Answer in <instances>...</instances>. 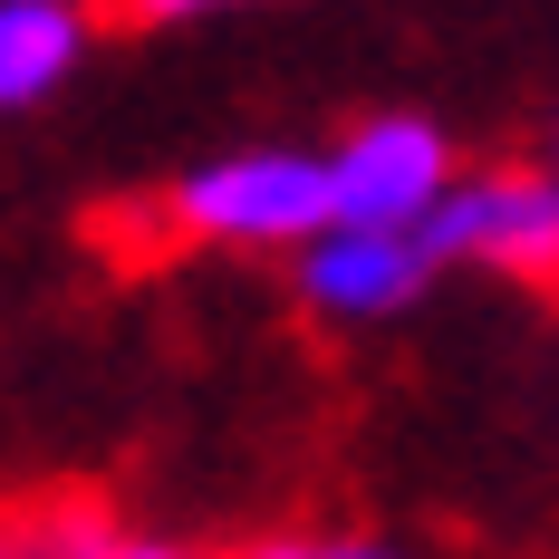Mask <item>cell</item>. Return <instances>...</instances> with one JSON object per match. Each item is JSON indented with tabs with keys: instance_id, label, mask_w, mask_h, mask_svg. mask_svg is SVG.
Here are the masks:
<instances>
[{
	"instance_id": "9",
	"label": "cell",
	"mask_w": 559,
	"mask_h": 559,
	"mask_svg": "<svg viewBox=\"0 0 559 559\" xmlns=\"http://www.w3.org/2000/svg\"><path fill=\"white\" fill-rule=\"evenodd\" d=\"M135 20H193V10H231V0H126Z\"/></svg>"
},
{
	"instance_id": "2",
	"label": "cell",
	"mask_w": 559,
	"mask_h": 559,
	"mask_svg": "<svg viewBox=\"0 0 559 559\" xmlns=\"http://www.w3.org/2000/svg\"><path fill=\"white\" fill-rule=\"evenodd\" d=\"M425 261H483L511 280H559V174H473L415 223Z\"/></svg>"
},
{
	"instance_id": "3",
	"label": "cell",
	"mask_w": 559,
	"mask_h": 559,
	"mask_svg": "<svg viewBox=\"0 0 559 559\" xmlns=\"http://www.w3.org/2000/svg\"><path fill=\"white\" fill-rule=\"evenodd\" d=\"M329 165V223L347 231H415L453 183V145L425 116H367Z\"/></svg>"
},
{
	"instance_id": "8",
	"label": "cell",
	"mask_w": 559,
	"mask_h": 559,
	"mask_svg": "<svg viewBox=\"0 0 559 559\" xmlns=\"http://www.w3.org/2000/svg\"><path fill=\"white\" fill-rule=\"evenodd\" d=\"M87 559H193V550H183V540H126V531H107Z\"/></svg>"
},
{
	"instance_id": "5",
	"label": "cell",
	"mask_w": 559,
	"mask_h": 559,
	"mask_svg": "<svg viewBox=\"0 0 559 559\" xmlns=\"http://www.w3.org/2000/svg\"><path fill=\"white\" fill-rule=\"evenodd\" d=\"M78 49H87L78 0H0V116L39 107L58 78L78 68Z\"/></svg>"
},
{
	"instance_id": "1",
	"label": "cell",
	"mask_w": 559,
	"mask_h": 559,
	"mask_svg": "<svg viewBox=\"0 0 559 559\" xmlns=\"http://www.w3.org/2000/svg\"><path fill=\"white\" fill-rule=\"evenodd\" d=\"M174 223L193 241H241V251H299L329 231V165L299 145H251L213 155L174 183Z\"/></svg>"
},
{
	"instance_id": "7",
	"label": "cell",
	"mask_w": 559,
	"mask_h": 559,
	"mask_svg": "<svg viewBox=\"0 0 559 559\" xmlns=\"http://www.w3.org/2000/svg\"><path fill=\"white\" fill-rule=\"evenodd\" d=\"M251 559H395V550H377V540H261Z\"/></svg>"
},
{
	"instance_id": "6",
	"label": "cell",
	"mask_w": 559,
	"mask_h": 559,
	"mask_svg": "<svg viewBox=\"0 0 559 559\" xmlns=\"http://www.w3.org/2000/svg\"><path fill=\"white\" fill-rule=\"evenodd\" d=\"M107 540V521L97 511H20V521H0V559H87Z\"/></svg>"
},
{
	"instance_id": "4",
	"label": "cell",
	"mask_w": 559,
	"mask_h": 559,
	"mask_svg": "<svg viewBox=\"0 0 559 559\" xmlns=\"http://www.w3.org/2000/svg\"><path fill=\"white\" fill-rule=\"evenodd\" d=\"M425 271H435V261L415 251V231L329 223L319 241H299V299L329 309V319H395V309H415Z\"/></svg>"
}]
</instances>
